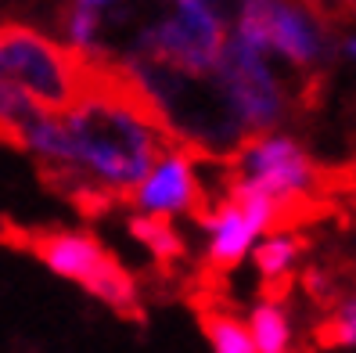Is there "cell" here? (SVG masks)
<instances>
[{
    "label": "cell",
    "instance_id": "obj_1",
    "mask_svg": "<svg viewBox=\"0 0 356 353\" xmlns=\"http://www.w3.org/2000/svg\"><path fill=\"white\" fill-rule=\"evenodd\" d=\"M69 159L47 180L58 184L83 213H101L115 198H130L155 159L180 144L144 94L112 65L90 61L79 101L61 112Z\"/></svg>",
    "mask_w": 356,
    "mask_h": 353
},
{
    "label": "cell",
    "instance_id": "obj_2",
    "mask_svg": "<svg viewBox=\"0 0 356 353\" xmlns=\"http://www.w3.org/2000/svg\"><path fill=\"white\" fill-rule=\"evenodd\" d=\"M4 242L22 245L51 274L79 285L87 296L104 303L122 317H140L137 285L122 271V263L87 231H61V227H36V231H15L4 227Z\"/></svg>",
    "mask_w": 356,
    "mask_h": 353
},
{
    "label": "cell",
    "instance_id": "obj_3",
    "mask_svg": "<svg viewBox=\"0 0 356 353\" xmlns=\"http://www.w3.org/2000/svg\"><path fill=\"white\" fill-rule=\"evenodd\" d=\"M0 76L44 112H69L87 91L90 61L29 26H0Z\"/></svg>",
    "mask_w": 356,
    "mask_h": 353
},
{
    "label": "cell",
    "instance_id": "obj_4",
    "mask_svg": "<svg viewBox=\"0 0 356 353\" xmlns=\"http://www.w3.org/2000/svg\"><path fill=\"white\" fill-rule=\"evenodd\" d=\"M230 33L302 72L321 69L327 58L324 18L309 0H241Z\"/></svg>",
    "mask_w": 356,
    "mask_h": 353
},
{
    "label": "cell",
    "instance_id": "obj_5",
    "mask_svg": "<svg viewBox=\"0 0 356 353\" xmlns=\"http://www.w3.org/2000/svg\"><path fill=\"white\" fill-rule=\"evenodd\" d=\"M216 76L227 91V101L234 109L241 130L252 137L263 130H274L288 112V91L277 76L274 61L256 44L227 33V44L216 61Z\"/></svg>",
    "mask_w": 356,
    "mask_h": 353
},
{
    "label": "cell",
    "instance_id": "obj_6",
    "mask_svg": "<svg viewBox=\"0 0 356 353\" xmlns=\"http://www.w3.org/2000/svg\"><path fill=\"white\" fill-rule=\"evenodd\" d=\"M202 231L209 235L205 256L216 271H234V267L252 253L256 238L284 220V205L277 198L263 195L259 188L245 180H230L223 202L213 205V213H202Z\"/></svg>",
    "mask_w": 356,
    "mask_h": 353
},
{
    "label": "cell",
    "instance_id": "obj_7",
    "mask_svg": "<svg viewBox=\"0 0 356 353\" xmlns=\"http://www.w3.org/2000/svg\"><path fill=\"white\" fill-rule=\"evenodd\" d=\"M230 173H234V180H245L252 188H259L263 195L277 198L281 205L299 202L313 188V177H317L302 144L274 130L245 137L230 152Z\"/></svg>",
    "mask_w": 356,
    "mask_h": 353
},
{
    "label": "cell",
    "instance_id": "obj_8",
    "mask_svg": "<svg viewBox=\"0 0 356 353\" xmlns=\"http://www.w3.org/2000/svg\"><path fill=\"white\" fill-rule=\"evenodd\" d=\"M134 205V213L140 217H162V220H177L184 213L202 210L205 191L198 180V152L187 144H173L165 148L155 166L127 198Z\"/></svg>",
    "mask_w": 356,
    "mask_h": 353
},
{
    "label": "cell",
    "instance_id": "obj_9",
    "mask_svg": "<svg viewBox=\"0 0 356 353\" xmlns=\"http://www.w3.org/2000/svg\"><path fill=\"white\" fill-rule=\"evenodd\" d=\"M248 331H252L256 353H288L291 346V321L284 314V306L266 299L248 314Z\"/></svg>",
    "mask_w": 356,
    "mask_h": 353
},
{
    "label": "cell",
    "instance_id": "obj_10",
    "mask_svg": "<svg viewBox=\"0 0 356 353\" xmlns=\"http://www.w3.org/2000/svg\"><path fill=\"white\" fill-rule=\"evenodd\" d=\"M202 331L213 353H256L252 331H248V321L223 314V310H205L202 314Z\"/></svg>",
    "mask_w": 356,
    "mask_h": 353
},
{
    "label": "cell",
    "instance_id": "obj_11",
    "mask_svg": "<svg viewBox=\"0 0 356 353\" xmlns=\"http://www.w3.org/2000/svg\"><path fill=\"white\" fill-rule=\"evenodd\" d=\"M299 253H302L299 238H291L284 231H277V235H270L266 242H256L252 245V260H256L259 274L266 281H284L291 274V267H296Z\"/></svg>",
    "mask_w": 356,
    "mask_h": 353
},
{
    "label": "cell",
    "instance_id": "obj_12",
    "mask_svg": "<svg viewBox=\"0 0 356 353\" xmlns=\"http://www.w3.org/2000/svg\"><path fill=\"white\" fill-rule=\"evenodd\" d=\"M130 231L152 249V253L159 260H173L180 256V242H177V231H173V223L170 220H162V217H134L130 220Z\"/></svg>",
    "mask_w": 356,
    "mask_h": 353
},
{
    "label": "cell",
    "instance_id": "obj_13",
    "mask_svg": "<svg viewBox=\"0 0 356 353\" xmlns=\"http://www.w3.org/2000/svg\"><path fill=\"white\" fill-rule=\"evenodd\" d=\"M317 343L321 346H356V299H346L339 306V314L317 328Z\"/></svg>",
    "mask_w": 356,
    "mask_h": 353
},
{
    "label": "cell",
    "instance_id": "obj_14",
    "mask_svg": "<svg viewBox=\"0 0 356 353\" xmlns=\"http://www.w3.org/2000/svg\"><path fill=\"white\" fill-rule=\"evenodd\" d=\"M342 54L356 65V36H346V40H342Z\"/></svg>",
    "mask_w": 356,
    "mask_h": 353
}]
</instances>
